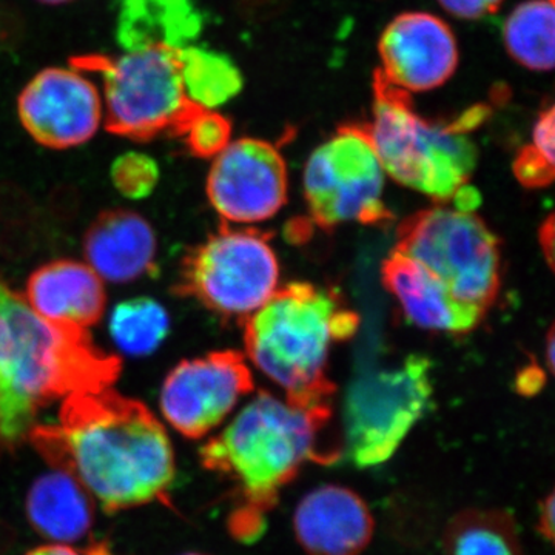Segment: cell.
<instances>
[{
  "label": "cell",
  "instance_id": "obj_1",
  "mask_svg": "<svg viewBox=\"0 0 555 555\" xmlns=\"http://www.w3.org/2000/svg\"><path fill=\"white\" fill-rule=\"evenodd\" d=\"M28 441L51 469L78 478L107 514L169 502L177 474L163 423L115 390L64 398L57 425L33 426Z\"/></svg>",
  "mask_w": 555,
  "mask_h": 555
},
{
  "label": "cell",
  "instance_id": "obj_6",
  "mask_svg": "<svg viewBox=\"0 0 555 555\" xmlns=\"http://www.w3.org/2000/svg\"><path fill=\"white\" fill-rule=\"evenodd\" d=\"M73 67L104 78L105 129L131 141L181 138L190 119L203 109L182 86L177 51L147 49L124 56L76 57Z\"/></svg>",
  "mask_w": 555,
  "mask_h": 555
},
{
  "label": "cell",
  "instance_id": "obj_8",
  "mask_svg": "<svg viewBox=\"0 0 555 555\" xmlns=\"http://www.w3.org/2000/svg\"><path fill=\"white\" fill-rule=\"evenodd\" d=\"M280 288V262L269 236L224 225L182 259L175 292L211 312L247 320Z\"/></svg>",
  "mask_w": 555,
  "mask_h": 555
},
{
  "label": "cell",
  "instance_id": "obj_28",
  "mask_svg": "<svg viewBox=\"0 0 555 555\" xmlns=\"http://www.w3.org/2000/svg\"><path fill=\"white\" fill-rule=\"evenodd\" d=\"M554 107L543 109L540 118L537 119L534 130H532V142L529 147L534 150L540 158L547 160L550 164H554V138H555V120H554Z\"/></svg>",
  "mask_w": 555,
  "mask_h": 555
},
{
  "label": "cell",
  "instance_id": "obj_21",
  "mask_svg": "<svg viewBox=\"0 0 555 555\" xmlns=\"http://www.w3.org/2000/svg\"><path fill=\"white\" fill-rule=\"evenodd\" d=\"M554 0H526L509 14L503 28L511 56L534 72L554 67Z\"/></svg>",
  "mask_w": 555,
  "mask_h": 555
},
{
  "label": "cell",
  "instance_id": "obj_16",
  "mask_svg": "<svg viewBox=\"0 0 555 555\" xmlns=\"http://www.w3.org/2000/svg\"><path fill=\"white\" fill-rule=\"evenodd\" d=\"M383 284L409 323L425 331L460 335L474 331L483 310L460 301L429 270L393 248L383 262Z\"/></svg>",
  "mask_w": 555,
  "mask_h": 555
},
{
  "label": "cell",
  "instance_id": "obj_22",
  "mask_svg": "<svg viewBox=\"0 0 555 555\" xmlns=\"http://www.w3.org/2000/svg\"><path fill=\"white\" fill-rule=\"evenodd\" d=\"M177 57L185 94L201 108L221 107L243 89V76L225 54L189 46Z\"/></svg>",
  "mask_w": 555,
  "mask_h": 555
},
{
  "label": "cell",
  "instance_id": "obj_13",
  "mask_svg": "<svg viewBox=\"0 0 555 555\" xmlns=\"http://www.w3.org/2000/svg\"><path fill=\"white\" fill-rule=\"evenodd\" d=\"M24 129L47 149L86 144L102 120V101L94 83L76 69L47 68L22 90L17 101Z\"/></svg>",
  "mask_w": 555,
  "mask_h": 555
},
{
  "label": "cell",
  "instance_id": "obj_32",
  "mask_svg": "<svg viewBox=\"0 0 555 555\" xmlns=\"http://www.w3.org/2000/svg\"><path fill=\"white\" fill-rule=\"evenodd\" d=\"M554 347H555L554 332L550 331V334H547V339H546V361H547V366H550V371H553V369H554Z\"/></svg>",
  "mask_w": 555,
  "mask_h": 555
},
{
  "label": "cell",
  "instance_id": "obj_2",
  "mask_svg": "<svg viewBox=\"0 0 555 555\" xmlns=\"http://www.w3.org/2000/svg\"><path fill=\"white\" fill-rule=\"evenodd\" d=\"M120 360L94 346L87 328L38 315L0 280V440L27 438L36 416L60 398L107 389Z\"/></svg>",
  "mask_w": 555,
  "mask_h": 555
},
{
  "label": "cell",
  "instance_id": "obj_17",
  "mask_svg": "<svg viewBox=\"0 0 555 555\" xmlns=\"http://www.w3.org/2000/svg\"><path fill=\"white\" fill-rule=\"evenodd\" d=\"M155 230L147 219L127 208L98 215L83 238V254L98 275L115 284H129L156 275Z\"/></svg>",
  "mask_w": 555,
  "mask_h": 555
},
{
  "label": "cell",
  "instance_id": "obj_4",
  "mask_svg": "<svg viewBox=\"0 0 555 555\" xmlns=\"http://www.w3.org/2000/svg\"><path fill=\"white\" fill-rule=\"evenodd\" d=\"M357 328V313L334 292L291 283L247 318L244 345L250 363L283 390L287 401L332 411V347L352 337Z\"/></svg>",
  "mask_w": 555,
  "mask_h": 555
},
{
  "label": "cell",
  "instance_id": "obj_12",
  "mask_svg": "<svg viewBox=\"0 0 555 555\" xmlns=\"http://www.w3.org/2000/svg\"><path fill=\"white\" fill-rule=\"evenodd\" d=\"M286 160L269 142L241 138L214 158L207 196L225 222L257 224L275 217L287 201Z\"/></svg>",
  "mask_w": 555,
  "mask_h": 555
},
{
  "label": "cell",
  "instance_id": "obj_9",
  "mask_svg": "<svg viewBox=\"0 0 555 555\" xmlns=\"http://www.w3.org/2000/svg\"><path fill=\"white\" fill-rule=\"evenodd\" d=\"M429 360L409 357L401 366L372 372L350 386L345 401V454L357 467L392 459L433 404Z\"/></svg>",
  "mask_w": 555,
  "mask_h": 555
},
{
  "label": "cell",
  "instance_id": "obj_30",
  "mask_svg": "<svg viewBox=\"0 0 555 555\" xmlns=\"http://www.w3.org/2000/svg\"><path fill=\"white\" fill-rule=\"evenodd\" d=\"M554 494L551 492L543 500L539 511V531L540 534L545 537L547 542H553L554 540Z\"/></svg>",
  "mask_w": 555,
  "mask_h": 555
},
{
  "label": "cell",
  "instance_id": "obj_29",
  "mask_svg": "<svg viewBox=\"0 0 555 555\" xmlns=\"http://www.w3.org/2000/svg\"><path fill=\"white\" fill-rule=\"evenodd\" d=\"M438 3L459 20L476 21L495 13L503 0H438Z\"/></svg>",
  "mask_w": 555,
  "mask_h": 555
},
{
  "label": "cell",
  "instance_id": "obj_18",
  "mask_svg": "<svg viewBox=\"0 0 555 555\" xmlns=\"http://www.w3.org/2000/svg\"><path fill=\"white\" fill-rule=\"evenodd\" d=\"M105 301L100 275L82 262L57 259L28 278V306L53 323L93 326L104 315Z\"/></svg>",
  "mask_w": 555,
  "mask_h": 555
},
{
  "label": "cell",
  "instance_id": "obj_7",
  "mask_svg": "<svg viewBox=\"0 0 555 555\" xmlns=\"http://www.w3.org/2000/svg\"><path fill=\"white\" fill-rule=\"evenodd\" d=\"M397 250L429 270L460 301L491 308L500 288L499 240L476 211L437 204L398 228Z\"/></svg>",
  "mask_w": 555,
  "mask_h": 555
},
{
  "label": "cell",
  "instance_id": "obj_33",
  "mask_svg": "<svg viewBox=\"0 0 555 555\" xmlns=\"http://www.w3.org/2000/svg\"><path fill=\"white\" fill-rule=\"evenodd\" d=\"M39 2L50 3V5H57V3L69 2V0H39Z\"/></svg>",
  "mask_w": 555,
  "mask_h": 555
},
{
  "label": "cell",
  "instance_id": "obj_31",
  "mask_svg": "<svg viewBox=\"0 0 555 555\" xmlns=\"http://www.w3.org/2000/svg\"><path fill=\"white\" fill-rule=\"evenodd\" d=\"M25 555H87L75 550L68 545H61V543H50V545H42L35 547L30 553Z\"/></svg>",
  "mask_w": 555,
  "mask_h": 555
},
{
  "label": "cell",
  "instance_id": "obj_20",
  "mask_svg": "<svg viewBox=\"0 0 555 555\" xmlns=\"http://www.w3.org/2000/svg\"><path fill=\"white\" fill-rule=\"evenodd\" d=\"M25 511L38 534L61 545L86 539L94 521L93 499L78 478L61 469L33 481Z\"/></svg>",
  "mask_w": 555,
  "mask_h": 555
},
{
  "label": "cell",
  "instance_id": "obj_25",
  "mask_svg": "<svg viewBox=\"0 0 555 555\" xmlns=\"http://www.w3.org/2000/svg\"><path fill=\"white\" fill-rule=\"evenodd\" d=\"M230 137H232L230 120L221 113L203 108L190 119L181 138H184L193 156L214 159L228 147Z\"/></svg>",
  "mask_w": 555,
  "mask_h": 555
},
{
  "label": "cell",
  "instance_id": "obj_27",
  "mask_svg": "<svg viewBox=\"0 0 555 555\" xmlns=\"http://www.w3.org/2000/svg\"><path fill=\"white\" fill-rule=\"evenodd\" d=\"M514 171H516L518 181L526 188H545L554 179V164L540 158L529 145L517 156Z\"/></svg>",
  "mask_w": 555,
  "mask_h": 555
},
{
  "label": "cell",
  "instance_id": "obj_24",
  "mask_svg": "<svg viewBox=\"0 0 555 555\" xmlns=\"http://www.w3.org/2000/svg\"><path fill=\"white\" fill-rule=\"evenodd\" d=\"M170 332L166 309L152 298H133L119 302L109 320L113 341L131 357L155 352Z\"/></svg>",
  "mask_w": 555,
  "mask_h": 555
},
{
  "label": "cell",
  "instance_id": "obj_10",
  "mask_svg": "<svg viewBox=\"0 0 555 555\" xmlns=\"http://www.w3.org/2000/svg\"><path fill=\"white\" fill-rule=\"evenodd\" d=\"M385 178L366 127H341L306 164L302 189L312 221L323 229L389 222Z\"/></svg>",
  "mask_w": 555,
  "mask_h": 555
},
{
  "label": "cell",
  "instance_id": "obj_5",
  "mask_svg": "<svg viewBox=\"0 0 555 555\" xmlns=\"http://www.w3.org/2000/svg\"><path fill=\"white\" fill-rule=\"evenodd\" d=\"M483 115L470 109L455 122H430L416 115L408 94L377 78L366 130L386 175L437 204H452L476 171L477 149L467 131Z\"/></svg>",
  "mask_w": 555,
  "mask_h": 555
},
{
  "label": "cell",
  "instance_id": "obj_15",
  "mask_svg": "<svg viewBox=\"0 0 555 555\" xmlns=\"http://www.w3.org/2000/svg\"><path fill=\"white\" fill-rule=\"evenodd\" d=\"M294 531L309 555H360L374 537L375 521L356 491L323 485L298 503Z\"/></svg>",
  "mask_w": 555,
  "mask_h": 555
},
{
  "label": "cell",
  "instance_id": "obj_19",
  "mask_svg": "<svg viewBox=\"0 0 555 555\" xmlns=\"http://www.w3.org/2000/svg\"><path fill=\"white\" fill-rule=\"evenodd\" d=\"M193 0H119L116 39L127 51L182 50L203 31Z\"/></svg>",
  "mask_w": 555,
  "mask_h": 555
},
{
  "label": "cell",
  "instance_id": "obj_14",
  "mask_svg": "<svg viewBox=\"0 0 555 555\" xmlns=\"http://www.w3.org/2000/svg\"><path fill=\"white\" fill-rule=\"evenodd\" d=\"M377 78L401 93H425L447 83L459 67L451 27L425 11L403 13L387 25L378 46Z\"/></svg>",
  "mask_w": 555,
  "mask_h": 555
},
{
  "label": "cell",
  "instance_id": "obj_23",
  "mask_svg": "<svg viewBox=\"0 0 555 555\" xmlns=\"http://www.w3.org/2000/svg\"><path fill=\"white\" fill-rule=\"evenodd\" d=\"M448 555H524L517 526L502 511H465L449 524Z\"/></svg>",
  "mask_w": 555,
  "mask_h": 555
},
{
  "label": "cell",
  "instance_id": "obj_34",
  "mask_svg": "<svg viewBox=\"0 0 555 555\" xmlns=\"http://www.w3.org/2000/svg\"><path fill=\"white\" fill-rule=\"evenodd\" d=\"M185 555H203V554H185Z\"/></svg>",
  "mask_w": 555,
  "mask_h": 555
},
{
  "label": "cell",
  "instance_id": "obj_11",
  "mask_svg": "<svg viewBox=\"0 0 555 555\" xmlns=\"http://www.w3.org/2000/svg\"><path fill=\"white\" fill-rule=\"evenodd\" d=\"M254 389L246 357L236 350H219L181 361L167 375L160 411L182 437L198 440L224 423Z\"/></svg>",
  "mask_w": 555,
  "mask_h": 555
},
{
  "label": "cell",
  "instance_id": "obj_26",
  "mask_svg": "<svg viewBox=\"0 0 555 555\" xmlns=\"http://www.w3.org/2000/svg\"><path fill=\"white\" fill-rule=\"evenodd\" d=\"M159 166L144 153H126L112 166V181L120 195L130 199H144L158 185Z\"/></svg>",
  "mask_w": 555,
  "mask_h": 555
},
{
  "label": "cell",
  "instance_id": "obj_3",
  "mask_svg": "<svg viewBox=\"0 0 555 555\" xmlns=\"http://www.w3.org/2000/svg\"><path fill=\"white\" fill-rule=\"evenodd\" d=\"M331 416L332 411L297 406L261 390L201 448L203 466L232 481L243 496L244 506L233 518L236 535H258L262 514L306 463L328 465L341 459L321 447Z\"/></svg>",
  "mask_w": 555,
  "mask_h": 555
}]
</instances>
